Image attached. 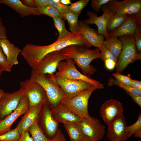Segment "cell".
Wrapping results in <instances>:
<instances>
[{
  "label": "cell",
  "instance_id": "obj_1",
  "mask_svg": "<svg viewBox=\"0 0 141 141\" xmlns=\"http://www.w3.org/2000/svg\"><path fill=\"white\" fill-rule=\"evenodd\" d=\"M71 33V34L67 37L57 40L49 45L27 44L21 50L20 54L33 69L45 56L50 53L61 50L72 45H77L86 48L91 46L80 32Z\"/></svg>",
  "mask_w": 141,
  "mask_h": 141
},
{
  "label": "cell",
  "instance_id": "obj_2",
  "mask_svg": "<svg viewBox=\"0 0 141 141\" xmlns=\"http://www.w3.org/2000/svg\"><path fill=\"white\" fill-rule=\"evenodd\" d=\"M61 50L64 55L73 60L81 69L83 74L91 75L95 74L96 69L90 63L95 59H101L100 51L98 48L90 50L77 45H72Z\"/></svg>",
  "mask_w": 141,
  "mask_h": 141
},
{
  "label": "cell",
  "instance_id": "obj_3",
  "mask_svg": "<svg viewBox=\"0 0 141 141\" xmlns=\"http://www.w3.org/2000/svg\"><path fill=\"white\" fill-rule=\"evenodd\" d=\"M30 78L39 84L44 89L51 107L61 103L66 98L55 77H47L45 75L38 74L32 71Z\"/></svg>",
  "mask_w": 141,
  "mask_h": 141
},
{
  "label": "cell",
  "instance_id": "obj_4",
  "mask_svg": "<svg viewBox=\"0 0 141 141\" xmlns=\"http://www.w3.org/2000/svg\"><path fill=\"white\" fill-rule=\"evenodd\" d=\"M122 47L119 59L116 63V73L121 74L130 63L140 60L141 53L137 51L133 35H125L119 37Z\"/></svg>",
  "mask_w": 141,
  "mask_h": 141
},
{
  "label": "cell",
  "instance_id": "obj_5",
  "mask_svg": "<svg viewBox=\"0 0 141 141\" xmlns=\"http://www.w3.org/2000/svg\"><path fill=\"white\" fill-rule=\"evenodd\" d=\"M65 62L61 61L57 67L58 71L55 75V78H62L72 80H81L87 82L98 89L104 87L103 85L98 80L92 78L90 75H85L81 73L77 69L73 60L67 59Z\"/></svg>",
  "mask_w": 141,
  "mask_h": 141
},
{
  "label": "cell",
  "instance_id": "obj_6",
  "mask_svg": "<svg viewBox=\"0 0 141 141\" xmlns=\"http://www.w3.org/2000/svg\"><path fill=\"white\" fill-rule=\"evenodd\" d=\"M69 58L64 55L61 50L50 53L41 60L32 71L38 74H48L49 77L54 78L59 63Z\"/></svg>",
  "mask_w": 141,
  "mask_h": 141
},
{
  "label": "cell",
  "instance_id": "obj_7",
  "mask_svg": "<svg viewBox=\"0 0 141 141\" xmlns=\"http://www.w3.org/2000/svg\"><path fill=\"white\" fill-rule=\"evenodd\" d=\"M38 124L44 134L50 140L56 136L59 129V124L52 116L51 107L46 98L39 114Z\"/></svg>",
  "mask_w": 141,
  "mask_h": 141
},
{
  "label": "cell",
  "instance_id": "obj_8",
  "mask_svg": "<svg viewBox=\"0 0 141 141\" xmlns=\"http://www.w3.org/2000/svg\"><path fill=\"white\" fill-rule=\"evenodd\" d=\"M98 89L94 87L79 95L66 98L61 102L81 118L91 117L88 111V102L92 92Z\"/></svg>",
  "mask_w": 141,
  "mask_h": 141
},
{
  "label": "cell",
  "instance_id": "obj_9",
  "mask_svg": "<svg viewBox=\"0 0 141 141\" xmlns=\"http://www.w3.org/2000/svg\"><path fill=\"white\" fill-rule=\"evenodd\" d=\"M20 89L27 98L29 107L35 106L44 102L46 97L45 92L38 83L30 78L20 83Z\"/></svg>",
  "mask_w": 141,
  "mask_h": 141
},
{
  "label": "cell",
  "instance_id": "obj_10",
  "mask_svg": "<svg viewBox=\"0 0 141 141\" xmlns=\"http://www.w3.org/2000/svg\"><path fill=\"white\" fill-rule=\"evenodd\" d=\"M107 4L115 13L134 16L141 24V0H110Z\"/></svg>",
  "mask_w": 141,
  "mask_h": 141
},
{
  "label": "cell",
  "instance_id": "obj_11",
  "mask_svg": "<svg viewBox=\"0 0 141 141\" xmlns=\"http://www.w3.org/2000/svg\"><path fill=\"white\" fill-rule=\"evenodd\" d=\"M55 79L57 83L64 92L66 98L73 97L96 87L91 84L83 80L70 79L62 78Z\"/></svg>",
  "mask_w": 141,
  "mask_h": 141
},
{
  "label": "cell",
  "instance_id": "obj_12",
  "mask_svg": "<svg viewBox=\"0 0 141 141\" xmlns=\"http://www.w3.org/2000/svg\"><path fill=\"white\" fill-rule=\"evenodd\" d=\"M78 123L85 138L94 141H99L103 137L105 127L99 119L91 116L89 118H83Z\"/></svg>",
  "mask_w": 141,
  "mask_h": 141
},
{
  "label": "cell",
  "instance_id": "obj_13",
  "mask_svg": "<svg viewBox=\"0 0 141 141\" xmlns=\"http://www.w3.org/2000/svg\"><path fill=\"white\" fill-rule=\"evenodd\" d=\"M102 8L103 13L99 16H98L95 13L88 11L87 14L89 18L83 22L87 25L95 24L98 28L97 33L99 35H103L107 39L109 38L106 30L107 22L110 16L115 13L112 11L107 4L103 5Z\"/></svg>",
  "mask_w": 141,
  "mask_h": 141
},
{
  "label": "cell",
  "instance_id": "obj_14",
  "mask_svg": "<svg viewBox=\"0 0 141 141\" xmlns=\"http://www.w3.org/2000/svg\"><path fill=\"white\" fill-rule=\"evenodd\" d=\"M23 95L20 89L12 93L4 92L0 99V121L16 109Z\"/></svg>",
  "mask_w": 141,
  "mask_h": 141
},
{
  "label": "cell",
  "instance_id": "obj_15",
  "mask_svg": "<svg viewBox=\"0 0 141 141\" xmlns=\"http://www.w3.org/2000/svg\"><path fill=\"white\" fill-rule=\"evenodd\" d=\"M122 104L117 100L111 99L102 104L100 109L101 117L108 126L123 113Z\"/></svg>",
  "mask_w": 141,
  "mask_h": 141
},
{
  "label": "cell",
  "instance_id": "obj_16",
  "mask_svg": "<svg viewBox=\"0 0 141 141\" xmlns=\"http://www.w3.org/2000/svg\"><path fill=\"white\" fill-rule=\"evenodd\" d=\"M126 122L122 113L108 126L107 137L110 141H126L129 138L126 132Z\"/></svg>",
  "mask_w": 141,
  "mask_h": 141
},
{
  "label": "cell",
  "instance_id": "obj_17",
  "mask_svg": "<svg viewBox=\"0 0 141 141\" xmlns=\"http://www.w3.org/2000/svg\"><path fill=\"white\" fill-rule=\"evenodd\" d=\"M29 106L27 98L23 95L16 109L10 115L0 121V135L9 130L15 121L19 116L25 113Z\"/></svg>",
  "mask_w": 141,
  "mask_h": 141
},
{
  "label": "cell",
  "instance_id": "obj_18",
  "mask_svg": "<svg viewBox=\"0 0 141 141\" xmlns=\"http://www.w3.org/2000/svg\"><path fill=\"white\" fill-rule=\"evenodd\" d=\"M51 108L52 116L58 124L61 122L78 123L81 120L80 116L61 103Z\"/></svg>",
  "mask_w": 141,
  "mask_h": 141
},
{
  "label": "cell",
  "instance_id": "obj_19",
  "mask_svg": "<svg viewBox=\"0 0 141 141\" xmlns=\"http://www.w3.org/2000/svg\"><path fill=\"white\" fill-rule=\"evenodd\" d=\"M44 102L35 106L29 107L24 114L16 127L20 135L23 132L27 130L29 127L38 123L39 114Z\"/></svg>",
  "mask_w": 141,
  "mask_h": 141
},
{
  "label": "cell",
  "instance_id": "obj_20",
  "mask_svg": "<svg viewBox=\"0 0 141 141\" xmlns=\"http://www.w3.org/2000/svg\"><path fill=\"white\" fill-rule=\"evenodd\" d=\"M78 32L81 33L85 39L90 45L98 48L100 50L104 41V36L98 34L93 29L82 21L78 22Z\"/></svg>",
  "mask_w": 141,
  "mask_h": 141
},
{
  "label": "cell",
  "instance_id": "obj_21",
  "mask_svg": "<svg viewBox=\"0 0 141 141\" xmlns=\"http://www.w3.org/2000/svg\"><path fill=\"white\" fill-rule=\"evenodd\" d=\"M140 25L134 16H130L120 26L108 33L109 37L132 35L137 26Z\"/></svg>",
  "mask_w": 141,
  "mask_h": 141
},
{
  "label": "cell",
  "instance_id": "obj_22",
  "mask_svg": "<svg viewBox=\"0 0 141 141\" xmlns=\"http://www.w3.org/2000/svg\"><path fill=\"white\" fill-rule=\"evenodd\" d=\"M4 4L13 9L22 17L34 15L38 16L41 14L36 8H31L25 5L20 0H1Z\"/></svg>",
  "mask_w": 141,
  "mask_h": 141
},
{
  "label": "cell",
  "instance_id": "obj_23",
  "mask_svg": "<svg viewBox=\"0 0 141 141\" xmlns=\"http://www.w3.org/2000/svg\"><path fill=\"white\" fill-rule=\"evenodd\" d=\"M0 45L11 66L18 64V57L21 50L11 43L8 39H0Z\"/></svg>",
  "mask_w": 141,
  "mask_h": 141
},
{
  "label": "cell",
  "instance_id": "obj_24",
  "mask_svg": "<svg viewBox=\"0 0 141 141\" xmlns=\"http://www.w3.org/2000/svg\"><path fill=\"white\" fill-rule=\"evenodd\" d=\"M71 141H81L85 138L78 123H63Z\"/></svg>",
  "mask_w": 141,
  "mask_h": 141
},
{
  "label": "cell",
  "instance_id": "obj_25",
  "mask_svg": "<svg viewBox=\"0 0 141 141\" xmlns=\"http://www.w3.org/2000/svg\"><path fill=\"white\" fill-rule=\"evenodd\" d=\"M117 58L120 54L122 47L121 41L116 37H112L104 40L103 44Z\"/></svg>",
  "mask_w": 141,
  "mask_h": 141
},
{
  "label": "cell",
  "instance_id": "obj_26",
  "mask_svg": "<svg viewBox=\"0 0 141 141\" xmlns=\"http://www.w3.org/2000/svg\"><path fill=\"white\" fill-rule=\"evenodd\" d=\"M130 16L126 14L115 13L108 20L106 30L108 33L122 25Z\"/></svg>",
  "mask_w": 141,
  "mask_h": 141
},
{
  "label": "cell",
  "instance_id": "obj_27",
  "mask_svg": "<svg viewBox=\"0 0 141 141\" xmlns=\"http://www.w3.org/2000/svg\"><path fill=\"white\" fill-rule=\"evenodd\" d=\"M62 14L64 20L67 21L68 23L70 32H78L79 28L78 19L79 15L70 10Z\"/></svg>",
  "mask_w": 141,
  "mask_h": 141
},
{
  "label": "cell",
  "instance_id": "obj_28",
  "mask_svg": "<svg viewBox=\"0 0 141 141\" xmlns=\"http://www.w3.org/2000/svg\"><path fill=\"white\" fill-rule=\"evenodd\" d=\"M52 18L55 26L58 32L59 35L57 40L66 38L71 34V32L66 29L64 22L62 19L56 16H54Z\"/></svg>",
  "mask_w": 141,
  "mask_h": 141
},
{
  "label": "cell",
  "instance_id": "obj_29",
  "mask_svg": "<svg viewBox=\"0 0 141 141\" xmlns=\"http://www.w3.org/2000/svg\"><path fill=\"white\" fill-rule=\"evenodd\" d=\"M33 141H51L44 134L38 123L29 127L27 130Z\"/></svg>",
  "mask_w": 141,
  "mask_h": 141
},
{
  "label": "cell",
  "instance_id": "obj_30",
  "mask_svg": "<svg viewBox=\"0 0 141 141\" xmlns=\"http://www.w3.org/2000/svg\"><path fill=\"white\" fill-rule=\"evenodd\" d=\"M108 85L109 86L116 85L125 90L126 92L135 95L141 96V90L135 89L130 86L121 83L116 79H113L112 78H109L108 80Z\"/></svg>",
  "mask_w": 141,
  "mask_h": 141
},
{
  "label": "cell",
  "instance_id": "obj_31",
  "mask_svg": "<svg viewBox=\"0 0 141 141\" xmlns=\"http://www.w3.org/2000/svg\"><path fill=\"white\" fill-rule=\"evenodd\" d=\"M20 135L18 128L16 127L0 135V141H18Z\"/></svg>",
  "mask_w": 141,
  "mask_h": 141
},
{
  "label": "cell",
  "instance_id": "obj_32",
  "mask_svg": "<svg viewBox=\"0 0 141 141\" xmlns=\"http://www.w3.org/2000/svg\"><path fill=\"white\" fill-rule=\"evenodd\" d=\"M37 9L41 14L45 15L52 18L56 16L63 19V16L62 14L50 5H48L44 7Z\"/></svg>",
  "mask_w": 141,
  "mask_h": 141
},
{
  "label": "cell",
  "instance_id": "obj_33",
  "mask_svg": "<svg viewBox=\"0 0 141 141\" xmlns=\"http://www.w3.org/2000/svg\"><path fill=\"white\" fill-rule=\"evenodd\" d=\"M89 1V0H80L72 3L69 5V10L80 15L82 10L86 6Z\"/></svg>",
  "mask_w": 141,
  "mask_h": 141
},
{
  "label": "cell",
  "instance_id": "obj_34",
  "mask_svg": "<svg viewBox=\"0 0 141 141\" xmlns=\"http://www.w3.org/2000/svg\"><path fill=\"white\" fill-rule=\"evenodd\" d=\"M12 66L8 61L0 45V69L2 72H10Z\"/></svg>",
  "mask_w": 141,
  "mask_h": 141
},
{
  "label": "cell",
  "instance_id": "obj_35",
  "mask_svg": "<svg viewBox=\"0 0 141 141\" xmlns=\"http://www.w3.org/2000/svg\"><path fill=\"white\" fill-rule=\"evenodd\" d=\"M137 121L132 125L126 126V130L128 137L131 136L135 132L141 130V114L139 113L138 115Z\"/></svg>",
  "mask_w": 141,
  "mask_h": 141
},
{
  "label": "cell",
  "instance_id": "obj_36",
  "mask_svg": "<svg viewBox=\"0 0 141 141\" xmlns=\"http://www.w3.org/2000/svg\"><path fill=\"white\" fill-rule=\"evenodd\" d=\"M101 59L103 61L107 59L112 60L117 63V58L103 44L101 46L100 49Z\"/></svg>",
  "mask_w": 141,
  "mask_h": 141
},
{
  "label": "cell",
  "instance_id": "obj_37",
  "mask_svg": "<svg viewBox=\"0 0 141 141\" xmlns=\"http://www.w3.org/2000/svg\"><path fill=\"white\" fill-rule=\"evenodd\" d=\"M137 51L138 53L141 52V26H137L133 35Z\"/></svg>",
  "mask_w": 141,
  "mask_h": 141
},
{
  "label": "cell",
  "instance_id": "obj_38",
  "mask_svg": "<svg viewBox=\"0 0 141 141\" xmlns=\"http://www.w3.org/2000/svg\"><path fill=\"white\" fill-rule=\"evenodd\" d=\"M48 5L53 7L62 14L70 10L69 5H64L60 2L57 3L53 0H48Z\"/></svg>",
  "mask_w": 141,
  "mask_h": 141
},
{
  "label": "cell",
  "instance_id": "obj_39",
  "mask_svg": "<svg viewBox=\"0 0 141 141\" xmlns=\"http://www.w3.org/2000/svg\"><path fill=\"white\" fill-rule=\"evenodd\" d=\"M113 76L121 83L126 85L130 86L132 79L130 77V74L125 75L117 73L112 74Z\"/></svg>",
  "mask_w": 141,
  "mask_h": 141
},
{
  "label": "cell",
  "instance_id": "obj_40",
  "mask_svg": "<svg viewBox=\"0 0 141 141\" xmlns=\"http://www.w3.org/2000/svg\"><path fill=\"white\" fill-rule=\"evenodd\" d=\"M110 0H92L91 1V6L92 10L96 12H99L102 6L107 4Z\"/></svg>",
  "mask_w": 141,
  "mask_h": 141
},
{
  "label": "cell",
  "instance_id": "obj_41",
  "mask_svg": "<svg viewBox=\"0 0 141 141\" xmlns=\"http://www.w3.org/2000/svg\"><path fill=\"white\" fill-rule=\"evenodd\" d=\"M18 141H33L30 136V133L27 130L23 132L21 135Z\"/></svg>",
  "mask_w": 141,
  "mask_h": 141
},
{
  "label": "cell",
  "instance_id": "obj_42",
  "mask_svg": "<svg viewBox=\"0 0 141 141\" xmlns=\"http://www.w3.org/2000/svg\"><path fill=\"white\" fill-rule=\"evenodd\" d=\"M35 8H42L48 5V0H33Z\"/></svg>",
  "mask_w": 141,
  "mask_h": 141
},
{
  "label": "cell",
  "instance_id": "obj_43",
  "mask_svg": "<svg viewBox=\"0 0 141 141\" xmlns=\"http://www.w3.org/2000/svg\"><path fill=\"white\" fill-rule=\"evenodd\" d=\"M8 39L5 28L2 23V19L0 17V39Z\"/></svg>",
  "mask_w": 141,
  "mask_h": 141
},
{
  "label": "cell",
  "instance_id": "obj_44",
  "mask_svg": "<svg viewBox=\"0 0 141 141\" xmlns=\"http://www.w3.org/2000/svg\"><path fill=\"white\" fill-rule=\"evenodd\" d=\"M104 62L106 67L109 70H113L116 66V63L112 60L107 59Z\"/></svg>",
  "mask_w": 141,
  "mask_h": 141
},
{
  "label": "cell",
  "instance_id": "obj_45",
  "mask_svg": "<svg viewBox=\"0 0 141 141\" xmlns=\"http://www.w3.org/2000/svg\"><path fill=\"white\" fill-rule=\"evenodd\" d=\"M51 141H66L63 134L59 128L58 132L55 137Z\"/></svg>",
  "mask_w": 141,
  "mask_h": 141
},
{
  "label": "cell",
  "instance_id": "obj_46",
  "mask_svg": "<svg viewBox=\"0 0 141 141\" xmlns=\"http://www.w3.org/2000/svg\"><path fill=\"white\" fill-rule=\"evenodd\" d=\"M132 99L141 108V96L135 95L130 93L126 92Z\"/></svg>",
  "mask_w": 141,
  "mask_h": 141
},
{
  "label": "cell",
  "instance_id": "obj_47",
  "mask_svg": "<svg viewBox=\"0 0 141 141\" xmlns=\"http://www.w3.org/2000/svg\"><path fill=\"white\" fill-rule=\"evenodd\" d=\"M130 86L135 89L141 90V81L132 79Z\"/></svg>",
  "mask_w": 141,
  "mask_h": 141
},
{
  "label": "cell",
  "instance_id": "obj_48",
  "mask_svg": "<svg viewBox=\"0 0 141 141\" xmlns=\"http://www.w3.org/2000/svg\"><path fill=\"white\" fill-rule=\"evenodd\" d=\"M21 1L23 4L28 7L31 8H35L33 0H22Z\"/></svg>",
  "mask_w": 141,
  "mask_h": 141
},
{
  "label": "cell",
  "instance_id": "obj_49",
  "mask_svg": "<svg viewBox=\"0 0 141 141\" xmlns=\"http://www.w3.org/2000/svg\"><path fill=\"white\" fill-rule=\"evenodd\" d=\"M60 2L62 4L65 5L71 4L72 3L70 0H60Z\"/></svg>",
  "mask_w": 141,
  "mask_h": 141
},
{
  "label": "cell",
  "instance_id": "obj_50",
  "mask_svg": "<svg viewBox=\"0 0 141 141\" xmlns=\"http://www.w3.org/2000/svg\"><path fill=\"white\" fill-rule=\"evenodd\" d=\"M134 136L136 137L141 138V130L137 131L134 132L133 134Z\"/></svg>",
  "mask_w": 141,
  "mask_h": 141
},
{
  "label": "cell",
  "instance_id": "obj_51",
  "mask_svg": "<svg viewBox=\"0 0 141 141\" xmlns=\"http://www.w3.org/2000/svg\"><path fill=\"white\" fill-rule=\"evenodd\" d=\"M81 141H94L93 140L90 138H85Z\"/></svg>",
  "mask_w": 141,
  "mask_h": 141
},
{
  "label": "cell",
  "instance_id": "obj_52",
  "mask_svg": "<svg viewBox=\"0 0 141 141\" xmlns=\"http://www.w3.org/2000/svg\"><path fill=\"white\" fill-rule=\"evenodd\" d=\"M4 91L0 89V99L4 94Z\"/></svg>",
  "mask_w": 141,
  "mask_h": 141
},
{
  "label": "cell",
  "instance_id": "obj_53",
  "mask_svg": "<svg viewBox=\"0 0 141 141\" xmlns=\"http://www.w3.org/2000/svg\"><path fill=\"white\" fill-rule=\"evenodd\" d=\"M54 1L58 3L60 2V0H53Z\"/></svg>",
  "mask_w": 141,
  "mask_h": 141
},
{
  "label": "cell",
  "instance_id": "obj_54",
  "mask_svg": "<svg viewBox=\"0 0 141 141\" xmlns=\"http://www.w3.org/2000/svg\"><path fill=\"white\" fill-rule=\"evenodd\" d=\"M3 72L0 69V81L1 80V77L2 73Z\"/></svg>",
  "mask_w": 141,
  "mask_h": 141
},
{
  "label": "cell",
  "instance_id": "obj_55",
  "mask_svg": "<svg viewBox=\"0 0 141 141\" xmlns=\"http://www.w3.org/2000/svg\"><path fill=\"white\" fill-rule=\"evenodd\" d=\"M2 3L1 0H0V4Z\"/></svg>",
  "mask_w": 141,
  "mask_h": 141
}]
</instances>
